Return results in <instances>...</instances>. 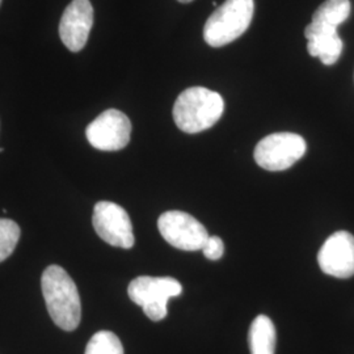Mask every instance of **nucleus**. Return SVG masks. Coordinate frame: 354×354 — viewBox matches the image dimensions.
I'll return each instance as SVG.
<instances>
[{
	"label": "nucleus",
	"instance_id": "6e6552de",
	"mask_svg": "<svg viewBox=\"0 0 354 354\" xmlns=\"http://www.w3.org/2000/svg\"><path fill=\"white\" fill-rule=\"evenodd\" d=\"M131 122L127 114L108 109L89 124L86 136L89 145L102 151H118L130 142Z\"/></svg>",
	"mask_w": 354,
	"mask_h": 354
},
{
	"label": "nucleus",
	"instance_id": "39448f33",
	"mask_svg": "<svg viewBox=\"0 0 354 354\" xmlns=\"http://www.w3.org/2000/svg\"><path fill=\"white\" fill-rule=\"evenodd\" d=\"M307 150L306 140L294 133H274L260 140L254 149L256 163L266 171H285Z\"/></svg>",
	"mask_w": 354,
	"mask_h": 354
},
{
	"label": "nucleus",
	"instance_id": "4468645a",
	"mask_svg": "<svg viewBox=\"0 0 354 354\" xmlns=\"http://www.w3.org/2000/svg\"><path fill=\"white\" fill-rule=\"evenodd\" d=\"M86 354H124V346L113 332L100 330L91 337Z\"/></svg>",
	"mask_w": 354,
	"mask_h": 354
},
{
	"label": "nucleus",
	"instance_id": "7ed1b4c3",
	"mask_svg": "<svg viewBox=\"0 0 354 354\" xmlns=\"http://www.w3.org/2000/svg\"><path fill=\"white\" fill-rule=\"evenodd\" d=\"M254 12L253 0H226L207 19L203 39L212 48H222L245 33Z\"/></svg>",
	"mask_w": 354,
	"mask_h": 354
},
{
	"label": "nucleus",
	"instance_id": "2eb2a0df",
	"mask_svg": "<svg viewBox=\"0 0 354 354\" xmlns=\"http://www.w3.org/2000/svg\"><path fill=\"white\" fill-rule=\"evenodd\" d=\"M20 235V227L15 221L0 218V263L12 254Z\"/></svg>",
	"mask_w": 354,
	"mask_h": 354
},
{
	"label": "nucleus",
	"instance_id": "f3484780",
	"mask_svg": "<svg viewBox=\"0 0 354 354\" xmlns=\"http://www.w3.org/2000/svg\"><path fill=\"white\" fill-rule=\"evenodd\" d=\"M177 1H180V3H190V1H193V0H177Z\"/></svg>",
	"mask_w": 354,
	"mask_h": 354
},
{
	"label": "nucleus",
	"instance_id": "f8f14e48",
	"mask_svg": "<svg viewBox=\"0 0 354 354\" xmlns=\"http://www.w3.org/2000/svg\"><path fill=\"white\" fill-rule=\"evenodd\" d=\"M251 354H274L276 351V327L270 317L259 315L251 324L248 332Z\"/></svg>",
	"mask_w": 354,
	"mask_h": 354
},
{
	"label": "nucleus",
	"instance_id": "423d86ee",
	"mask_svg": "<svg viewBox=\"0 0 354 354\" xmlns=\"http://www.w3.org/2000/svg\"><path fill=\"white\" fill-rule=\"evenodd\" d=\"M158 228L167 243L181 251H201L207 238V230L194 216L171 210L158 219Z\"/></svg>",
	"mask_w": 354,
	"mask_h": 354
},
{
	"label": "nucleus",
	"instance_id": "9b49d317",
	"mask_svg": "<svg viewBox=\"0 0 354 354\" xmlns=\"http://www.w3.org/2000/svg\"><path fill=\"white\" fill-rule=\"evenodd\" d=\"M351 15L349 0H326L317 8L311 24L306 26L304 37L307 41L324 36L337 35V28Z\"/></svg>",
	"mask_w": 354,
	"mask_h": 354
},
{
	"label": "nucleus",
	"instance_id": "9d476101",
	"mask_svg": "<svg viewBox=\"0 0 354 354\" xmlns=\"http://www.w3.org/2000/svg\"><path fill=\"white\" fill-rule=\"evenodd\" d=\"M93 26V7L89 0H73L59 23V37L70 51L82 50Z\"/></svg>",
	"mask_w": 354,
	"mask_h": 354
},
{
	"label": "nucleus",
	"instance_id": "0eeeda50",
	"mask_svg": "<svg viewBox=\"0 0 354 354\" xmlns=\"http://www.w3.org/2000/svg\"><path fill=\"white\" fill-rule=\"evenodd\" d=\"M92 223L102 241L113 247L129 250L134 245V232L130 216L124 207L111 201L95 205Z\"/></svg>",
	"mask_w": 354,
	"mask_h": 354
},
{
	"label": "nucleus",
	"instance_id": "ddd939ff",
	"mask_svg": "<svg viewBox=\"0 0 354 354\" xmlns=\"http://www.w3.org/2000/svg\"><path fill=\"white\" fill-rule=\"evenodd\" d=\"M342 38L339 35L314 38L307 42V49L311 57H319L326 66L336 64L342 51Z\"/></svg>",
	"mask_w": 354,
	"mask_h": 354
},
{
	"label": "nucleus",
	"instance_id": "f257e3e1",
	"mask_svg": "<svg viewBox=\"0 0 354 354\" xmlns=\"http://www.w3.org/2000/svg\"><path fill=\"white\" fill-rule=\"evenodd\" d=\"M46 308L64 330H75L82 319V304L75 282L62 266H48L41 279Z\"/></svg>",
	"mask_w": 354,
	"mask_h": 354
},
{
	"label": "nucleus",
	"instance_id": "1a4fd4ad",
	"mask_svg": "<svg viewBox=\"0 0 354 354\" xmlns=\"http://www.w3.org/2000/svg\"><path fill=\"white\" fill-rule=\"evenodd\" d=\"M320 269L336 279L354 276V236L348 231L332 234L317 253Z\"/></svg>",
	"mask_w": 354,
	"mask_h": 354
},
{
	"label": "nucleus",
	"instance_id": "6ab92c4d",
	"mask_svg": "<svg viewBox=\"0 0 354 354\" xmlns=\"http://www.w3.org/2000/svg\"><path fill=\"white\" fill-rule=\"evenodd\" d=\"M0 4H1V0H0Z\"/></svg>",
	"mask_w": 354,
	"mask_h": 354
},
{
	"label": "nucleus",
	"instance_id": "dca6fc26",
	"mask_svg": "<svg viewBox=\"0 0 354 354\" xmlns=\"http://www.w3.org/2000/svg\"><path fill=\"white\" fill-rule=\"evenodd\" d=\"M201 251H203L206 259L216 261L225 253V244H223V241L219 236H209Z\"/></svg>",
	"mask_w": 354,
	"mask_h": 354
},
{
	"label": "nucleus",
	"instance_id": "a211bd4d",
	"mask_svg": "<svg viewBox=\"0 0 354 354\" xmlns=\"http://www.w3.org/2000/svg\"><path fill=\"white\" fill-rule=\"evenodd\" d=\"M0 152H4V149H3V147H0Z\"/></svg>",
	"mask_w": 354,
	"mask_h": 354
},
{
	"label": "nucleus",
	"instance_id": "20e7f679",
	"mask_svg": "<svg viewBox=\"0 0 354 354\" xmlns=\"http://www.w3.org/2000/svg\"><path fill=\"white\" fill-rule=\"evenodd\" d=\"M181 292V283L172 277L140 276L133 279L127 288L130 299L140 306L152 322L163 320L168 314V301Z\"/></svg>",
	"mask_w": 354,
	"mask_h": 354
},
{
	"label": "nucleus",
	"instance_id": "f03ea898",
	"mask_svg": "<svg viewBox=\"0 0 354 354\" xmlns=\"http://www.w3.org/2000/svg\"><path fill=\"white\" fill-rule=\"evenodd\" d=\"M223 111L225 102L218 92L192 87L178 95L174 105V120L181 131L197 134L214 127Z\"/></svg>",
	"mask_w": 354,
	"mask_h": 354
}]
</instances>
